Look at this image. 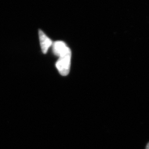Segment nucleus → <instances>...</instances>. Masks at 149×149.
<instances>
[{"instance_id":"nucleus-4","label":"nucleus","mask_w":149,"mask_h":149,"mask_svg":"<svg viewBox=\"0 0 149 149\" xmlns=\"http://www.w3.org/2000/svg\"><path fill=\"white\" fill-rule=\"evenodd\" d=\"M146 149H149V142L148 143L147 145L146 148Z\"/></svg>"},{"instance_id":"nucleus-2","label":"nucleus","mask_w":149,"mask_h":149,"mask_svg":"<svg viewBox=\"0 0 149 149\" xmlns=\"http://www.w3.org/2000/svg\"><path fill=\"white\" fill-rule=\"evenodd\" d=\"M52 45L54 53L58 57L63 55L70 50L69 48L67 46L65 43L63 41H56Z\"/></svg>"},{"instance_id":"nucleus-3","label":"nucleus","mask_w":149,"mask_h":149,"mask_svg":"<svg viewBox=\"0 0 149 149\" xmlns=\"http://www.w3.org/2000/svg\"><path fill=\"white\" fill-rule=\"evenodd\" d=\"M39 36L42 52L47 53L48 48L52 45V41L42 30L39 31Z\"/></svg>"},{"instance_id":"nucleus-1","label":"nucleus","mask_w":149,"mask_h":149,"mask_svg":"<svg viewBox=\"0 0 149 149\" xmlns=\"http://www.w3.org/2000/svg\"><path fill=\"white\" fill-rule=\"evenodd\" d=\"M72 57L71 51L59 57L56 63V67L62 76H67L70 70V62Z\"/></svg>"}]
</instances>
